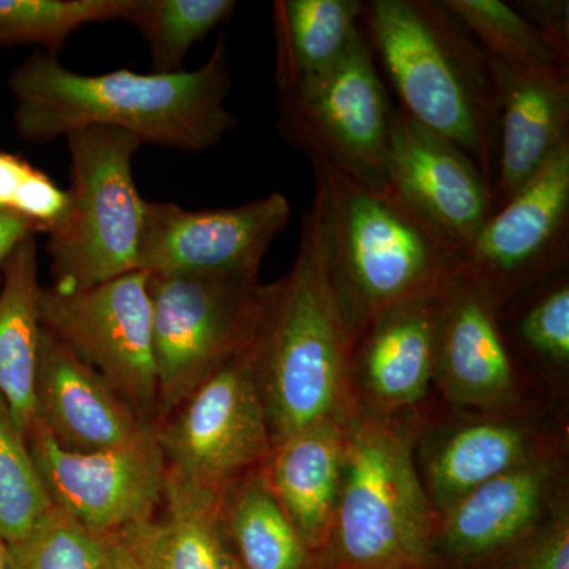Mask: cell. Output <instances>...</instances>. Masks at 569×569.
<instances>
[{"label":"cell","instance_id":"2","mask_svg":"<svg viewBox=\"0 0 569 569\" xmlns=\"http://www.w3.org/2000/svg\"><path fill=\"white\" fill-rule=\"evenodd\" d=\"M355 339L332 282L323 212L313 198L288 274L263 284L250 342L254 383L272 447L323 422H348L358 410Z\"/></svg>","mask_w":569,"mask_h":569},{"label":"cell","instance_id":"4","mask_svg":"<svg viewBox=\"0 0 569 569\" xmlns=\"http://www.w3.org/2000/svg\"><path fill=\"white\" fill-rule=\"evenodd\" d=\"M323 212L332 282L355 346L392 307L433 293L455 272V253L389 193L309 159Z\"/></svg>","mask_w":569,"mask_h":569},{"label":"cell","instance_id":"25","mask_svg":"<svg viewBox=\"0 0 569 569\" xmlns=\"http://www.w3.org/2000/svg\"><path fill=\"white\" fill-rule=\"evenodd\" d=\"M261 467L220 497L224 533L244 569H306L312 550L283 511Z\"/></svg>","mask_w":569,"mask_h":569},{"label":"cell","instance_id":"26","mask_svg":"<svg viewBox=\"0 0 569 569\" xmlns=\"http://www.w3.org/2000/svg\"><path fill=\"white\" fill-rule=\"evenodd\" d=\"M441 2L493 61L518 69H569V51L539 31L512 3Z\"/></svg>","mask_w":569,"mask_h":569},{"label":"cell","instance_id":"17","mask_svg":"<svg viewBox=\"0 0 569 569\" xmlns=\"http://www.w3.org/2000/svg\"><path fill=\"white\" fill-rule=\"evenodd\" d=\"M36 421L67 451L121 447L152 426L92 367L41 328Z\"/></svg>","mask_w":569,"mask_h":569},{"label":"cell","instance_id":"15","mask_svg":"<svg viewBox=\"0 0 569 569\" xmlns=\"http://www.w3.org/2000/svg\"><path fill=\"white\" fill-rule=\"evenodd\" d=\"M561 463L548 455L490 479L441 511L433 538L466 563L519 548L557 511Z\"/></svg>","mask_w":569,"mask_h":569},{"label":"cell","instance_id":"8","mask_svg":"<svg viewBox=\"0 0 569 569\" xmlns=\"http://www.w3.org/2000/svg\"><path fill=\"white\" fill-rule=\"evenodd\" d=\"M148 287L157 425L252 340L263 284L260 271H242L149 274Z\"/></svg>","mask_w":569,"mask_h":569},{"label":"cell","instance_id":"7","mask_svg":"<svg viewBox=\"0 0 569 569\" xmlns=\"http://www.w3.org/2000/svg\"><path fill=\"white\" fill-rule=\"evenodd\" d=\"M250 342L153 426L164 492L219 503L224 490L271 455Z\"/></svg>","mask_w":569,"mask_h":569},{"label":"cell","instance_id":"30","mask_svg":"<svg viewBox=\"0 0 569 569\" xmlns=\"http://www.w3.org/2000/svg\"><path fill=\"white\" fill-rule=\"evenodd\" d=\"M112 537H100L52 507L24 538L9 546L7 569H104Z\"/></svg>","mask_w":569,"mask_h":569},{"label":"cell","instance_id":"34","mask_svg":"<svg viewBox=\"0 0 569 569\" xmlns=\"http://www.w3.org/2000/svg\"><path fill=\"white\" fill-rule=\"evenodd\" d=\"M539 31L569 51L568 0H519L512 2Z\"/></svg>","mask_w":569,"mask_h":569},{"label":"cell","instance_id":"14","mask_svg":"<svg viewBox=\"0 0 569 569\" xmlns=\"http://www.w3.org/2000/svg\"><path fill=\"white\" fill-rule=\"evenodd\" d=\"M291 219L282 193L234 208L189 211L146 201L138 271L149 274H219L260 271L269 246Z\"/></svg>","mask_w":569,"mask_h":569},{"label":"cell","instance_id":"23","mask_svg":"<svg viewBox=\"0 0 569 569\" xmlns=\"http://www.w3.org/2000/svg\"><path fill=\"white\" fill-rule=\"evenodd\" d=\"M119 538L138 569H244L220 522L219 503L164 492L159 511Z\"/></svg>","mask_w":569,"mask_h":569},{"label":"cell","instance_id":"11","mask_svg":"<svg viewBox=\"0 0 569 569\" xmlns=\"http://www.w3.org/2000/svg\"><path fill=\"white\" fill-rule=\"evenodd\" d=\"M569 142L486 220L456 258L463 277L500 312L520 295L567 271Z\"/></svg>","mask_w":569,"mask_h":569},{"label":"cell","instance_id":"12","mask_svg":"<svg viewBox=\"0 0 569 569\" xmlns=\"http://www.w3.org/2000/svg\"><path fill=\"white\" fill-rule=\"evenodd\" d=\"M26 441L52 507L92 533L116 537L162 507L167 471L153 427L121 447L74 452L33 421Z\"/></svg>","mask_w":569,"mask_h":569},{"label":"cell","instance_id":"37","mask_svg":"<svg viewBox=\"0 0 569 569\" xmlns=\"http://www.w3.org/2000/svg\"><path fill=\"white\" fill-rule=\"evenodd\" d=\"M7 556H9V546L0 537V569H7Z\"/></svg>","mask_w":569,"mask_h":569},{"label":"cell","instance_id":"13","mask_svg":"<svg viewBox=\"0 0 569 569\" xmlns=\"http://www.w3.org/2000/svg\"><path fill=\"white\" fill-rule=\"evenodd\" d=\"M385 187L456 258L496 211L473 160L400 107L391 116Z\"/></svg>","mask_w":569,"mask_h":569},{"label":"cell","instance_id":"36","mask_svg":"<svg viewBox=\"0 0 569 569\" xmlns=\"http://www.w3.org/2000/svg\"><path fill=\"white\" fill-rule=\"evenodd\" d=\"M104 569H138L129 549L119 538V535L111 538L110 552H108L107 565Z\"/></svg>","mask_w":569,"mask_h":569},{"label":"cell","instance_id":"28","mask_svg":"<svg viewBox=\"0 0 569 569\" xmlns=\"http://www.w3.org/2000/svg\"><path fill=\"white\" fill-rule=\"evenodd\" d=\"M233 0H138L133 24L149 44L156 73L178 71L187 52L233 14Z\"/></svg>","mask_w":569,"mask_h":569},{"label":"cell","instance_id":"18","mask_svg":"<svg viewBox=\"0 0 569 569\" xmlns=\"http://www.w3.org/2000/svg\"><path fill=\"white\" fill-rule=\"evenodd\" d=\"M433 381L451 402L478 408L509 406L519 387L500 312L455 272L443 288Z\"/></svg>","mask_w":569,"mask_h":569},{"label":"cell","instance_id":"32","mask_svg":"<svg viewBox=\"0 0 569 569\" xmlns=\"http://www.w3.org/2000/svg\"><path fill=\"white\" fill-rule=\"evenodd\" d=\"M531 288L533 296L520 309L516 335L529 353L546 365H569V283L567 271Z\"/></svg>","mask_w":569,"mask_h":569},{"label":"cell","instance_id":"27","mask_svg":"<svg viewBox=\"0 0 569 569\" xmlns=\"http://www.w3.org/2000/svg\"><path fill=\"white\" fill-rule=\"evenodd\" d=\"M137 9L138 0H0V48L39 44L58 56L81 26L132 22Z\"/></svg>","mask_w":569,"mask_h":569},{"label":"cell","instance_id":"10","mask_svg":"<svg viewBox=\"0 0 569 569\" xmlns=\"http://www.w3.org/2000/svg\"><path fill=\"white\" fill-rule=\"evenodd\" d=\"M148 283V272L133 271L86 290L41 287L39 312L41 328L100 373L153 427L157 372Z\"/></svg>","mask_w":569,"mask_h":569},{"label":"cell","instance_id":"35","mask_svg":"<svg viewBox=\"0 0 569 569\" xmlns=\"http://www.w3.org/2000/svg\"><path fill=\"white\" fill-rule=\"evenodd\" d=\"M29 234H37L36 228L28 220L7 211H0V280L2 268L13 250Z\"/></svg>","mask_w":569,"mask_h":569},{"label":"cell","instance_id":"29","mask_svg":"<svg viewBox=\"0 0 569 569\" xmlns=\"http://www.w3.org/2000/svg\"><path fill=\"white\" fill-rule=\"evenodd\" d=\"M51 508L24 433L0 396V537L7 546L14 545Z\"/></svg>","mask_w":569,"mask_h":569},{"label":"cell","instance_id":"20","mask_svg":"<svg viewBox=\"0 0 569 569\" xmlns=\"http://www.w3.org/2000/svg\"><path fill=\"white\" fill-rule=\"evenodd\" d=\"M346 455L347 422H323L283 438L261 467L310 550L331 541Z\"/></svg>","mask_w":569,"mask_h":569},{"label":"cell","instance_id":"6","mask_svg":"<svg viewBox=\"0 0 569 569\" xmlns=\"http://www.w3.org/2000/svg\"><path fill=\"white\" fill-rule=\"evenodd\" d=\"M71 159L70 208L48 236L51 276L59 291L96 287L138 271L146 200L133 179L142 142L110 127H88L66 137Z\"/></svg>","mask_w":569,"mask_h":569},{"label":"cell","instance_id":"3","mask_svg":"<svg viewBox=\"0 0 569 569\" xmlns=\"http://www.w3.org/2000/svg\"><path fill=\"white\" fill-rule=\"evenodd\" d=\"M362 21L399 107L458 146L492 187L500 119L497 62L441 0H370Z\"/></svg>","mask_w":569,"mask_h":569},{"label":"cell","instance_id":"31","mask_svg":"<svg viewBox=\"0 0 569 569\" xmlns=\"http://www.w3.org/2000/svg\"><path fill=\"white\" fill-rule=\"evenodd\" d=\"M69 192L18 153L0 151V211L17 213L50 236L69 213Z\"/></svg>","mask_w":569,"mask_h":569},{"label":"cell","instance_id":"22","mask_svg":"<svg viewBox=\"0 0 569 569\" xmlns=\"http://www.w3.org/2000/svg\"><path fill=\"white\" fill-rule=\"evenodd\" d=\"M40 290L37 234H29L3 264L0 280V396L24 437L36 421Z\"/></svg>","mask_w":569,"mask_h":569},{"label":"cell","instance_id":"16","mask_svg":"<svg viewBox=\"0 0 569 569\" xmlns=\"http://www.w3.org/2000/svg\"><path fill=\"white\" fill-rule=\"evenodd\" d=\"M443 288L392 307L359 337L353 351L358 407L399 415L422 402L436 378Z\"/></svg>","mask_w":569,"mask_h":569},{"label":"cell","instance_id":"21","mask_svg":"<svg viewBox=\"0 0 569 569\" xmlns=\"http://www.w3.org/2000/svg\"><path fill=\"white\" fill-rule=\"evenodd\" d=\"M548 455L552 449L526 419L490 418L456 427L427 458L425 488L433 515L490 479Z\"/></svg>","mask_w":569,"mask_h":569},{"label":"cell","instance_id":"19","mask_svg":"<svg viewBox=\"0 0 569 569\" xmlns=\"http://www.w3.org/2000/svg\"><path fill=\"white\" fill-rule=\"evenodd\" d=\"M497 70L496 209L511 200L569 142V69H518L497 62Z\"/></svg>","mask_w":569,"mask_h":569},{"label":"cell","instance_id":"24","mask_svg":"<svg viewBox=\"0 0 569 569\" xmlns=\"http://www.w3.org/2000/svg\"><path fill=\"white\" fill-rule=\"evenodd\" d=\"M359 0H277L272 3L277 88L335 66L361 33Z\"/></svg>","mask_w":569,"mask_h":569},{"label":"cell","instance_id":"9","mask_svg":"<svg viewBox=\"0 0 569 569\" xmlns=\"http://www.w3.org/2000/svg\"><path fill=\"white\" fill-rule=\"evenodd\" d=\"M392 107L365 31L321 73L279 88L283 137L309 159L385 187Z\"/></svg>","mask_w":569,"mask_h":569},{"label":"cell","instance_id":"1","mask_svg":"<svg viewBox=\"0 0 569 569\" xmlns=\"http://www.w3.org/2000/svg\"><path fill=\"white\" fill-rule=\"evenodd\" d=\"M9 88L14 129L32 144L110 127L141 142L203 152L236 126L227 108L231 73L224 36L200 69L171 73L121 69L88 77L66 69L58 56L36 51L13 70Z\"/></svg>","mask_w":569,"mask_h":569},{"label":"cell","instance_id":"5","mask_svg":"<svg viewBox=\"0 0 569 569\" xmlns=\"http://www.w3.org/2000/svg\"><path fill=\"white\" fill-rule=\"evenodd\" d=\"M413 427L358 407L347 422L342 489L331 541L343 569H422L436 515L415 462Z\"/></svg>","mask_w":569,"mask_h":569},{"label":"cell","instance_id":"33","mask_svg":"<svg viewBox=\"0 0 569 569\" xmlns=\"http://www.w3.org/2000/svg\"><path fill=\"white\" fill-rule=\"evenodd\" d=\"M512 569H569V515L567 505L519 546Z\"/></svg>","mask_w":569,"mask_h":569}]
</instances>
